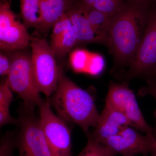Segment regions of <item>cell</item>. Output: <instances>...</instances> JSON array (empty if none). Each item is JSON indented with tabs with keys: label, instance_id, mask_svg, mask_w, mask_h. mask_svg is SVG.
<instances>
[{
	"label": "cell",
	"instance_id": "obj_1",
	"mask_svg": "<svg viewBox=\"0 0 156 156\" xmlns=\"http://www.w3.org/2000/svg\"><path fill=\"white\" fill-rule=\"evenodd\" d=\"M154 5L127 0L122 8L111 17L106 45L113 56L115 70L127 68L134 58Z\"/></svg>",
	"mask_w": 156,
	"mask_h": 156
},
{
	"label": "cell",
	"instance_id": "obj_2",
	"mask_svg": "<svg viewBox=\"0 0 156 156\" xmlns=\"http://www.w3.org/2000/svg\"><path fill=\"white\" fill-rule=\"evenodd\" d=\"M49 98L57 115L66 122L76 124L87 134L97 125L100 114L93 96L70 80L60 67L58 86Z\"/></svg>",
	"mask_w": 156,
	"mask_h": 156
},
{
	"label": "cell",
	"instance_id": "obj_3",
	"mask_svg": "<svg viewBox=\"0 0 156 156\" xmlns=\"http://www.w3.org/2000/svg\"><path fill=\"white\" fill-rule=\"evenodd\" d=\"M11 66L6 78L9 87L24 102L27 108L34 109L44 99L36 81L31 56L25 53L17 52L11 58Z\"/></svg>",
	"mask_w": 156,
	"mask_h": 156
},
{
	"label": "cell",
	"instance_id": "obj_4",
	"mask_svg": "<svg viewBox=\"0 0 156 156\" xmlns=\"http://www.w3.org/2000/svg\"><path fill=\"white\" fill-rule=\"evenodd\" d=\"M127 68L118 76L123 82L138 77L148 80L156 69V3L150 10L142 41Z\"/></svg>",
	"mask_w": 156,
	"mask_h": 156
},
{
	"label": "cell",
	"instance_id": "obj_5",
	"mask_svg": "<svg viewBox=\"0 0 156 156\" xmlns=\"http://www.w3.org/2000/svg\"><path fill=\"white\" fill-rule=\"evenodd\" d=\"M32 65L41 92L50 98L56 91L59 80V66L55 53L45 39L32 37Z\"/></svg>",
	"mask_w": 156,
	"mask_h": 156
},
{
	"label": "cell",
	"instance_id": "obj_6",
	"mask_svg": "<svg viewBox=\"0 0 156 156\" xmlns=\"http://www.w3.org/2000/svg\"><path fill=\"white\" fill-rule=\"evenodd\" d=\"M41 126L52 156H70L71 134L66 122L54 114L50 98L44 99L38 106Z\"/></svg>",
	"mask_w": 156,
	"mask_h": 156
},
{
	"label": "cell",
	"instance_id": "obj_7",
	"mask_svg": "<svg viewBox=\"0 0 156 156\" xmlns=\"http://www.w3.org/2000/svg\"><path fill=\"white\" fill-rule=\"evenodd\" d=\"M20 130L16 144L19 156H52L34 109L23 106L20 111Z\"/></svg>",
	"mask_w": 156,
	"mask_h": 156
},
{
	"label": "cell",
	"instance_id": "obj_8",
	"mask_svg": "<svg viewBox=\"0 0 156 156\" xmlns=\"http://www.w3.org/2000/svg\"><path fill=\"white\" fill-rule=\"evenodd\" d=\"M105 105L121 112L128 119L130 126L145 134H153L154 130L147 122L133 91L127 82L111 81L108 87Z\"/></svg>",
	"mask_w": 156,
	"mask_h": 156
},
{
	"label": "cell",
	"instance_id": "obj_9",
	"mask_svg": "<svg viewBox=\"0 0 156 156\" xmlns=\"http://www.w3.org/2000/svg\"><path fill=\"white\" fill-rule=\"evenodd\" d=\"M130 126L101 144L108 155L135 156L137 154L154 153L155 140L154 134L142 135Z\"/></svg>",
	"mask_w": 156,
	"mask_h": 156
},
{
	"label": "cell",
	"instance_id": "obj_10",
	"mask_svg": "<svg viewBox=\"0 0 156 156\" xmlns=\"http://www.w3.org/2000/svg\"><path fill=\"white\" fill-rule=\"evenodd\" d=\"M25 25L11 10L10 2L3 0L0 5V48L6 52L22 50L32 37Z\"/></svg>",
	"mask_w": 156,
	"mask_h": 156
},
{
	"label": "cell",
	"instance_id": "obj_11",
	"mask_svg": "<svg viewBox=\"0 0 156 156\" xmlns=\"http://www.w3.org/2000/svg\"><path fill=\"white\" fill-rule=\"evenodd\" d=\"M130 126L128 119L121 112L105 105L99 116L95 131L89 137L98 143L115 136Z\"/></svg>",
	"mask_w": 156,
	"mask_h": 156
},
{
	"label": "cell",
	"instance_id": "obj_12",
	"mask_svg": "<svg viewBox=\"0 0 156 156\" xmlns=\"http://www.w3.org/2000/svg\"><path fill=\"white\" fill-rule=\"evenodd\" d=\"M75 30L78 44L98 43L106 44L105 39L95 30L75 4L68 12Z\"/></svg>",
	"mask_w": 156,
	"mask_h": 156
},
{
	"label": "cell",
	"instance_id": "obj_13",
	"mask_svg": "<svg viewBox=\"0 0 156 156\" xmlns=\"http://www.w3.org/2000/svg\"><path fill=\"white\" fill-rule=\"evenodd\" d=\"M76 0H40L42 22L40 29L47 30L53 28L74 5Z\"/></svg>",
	"mask_w": 156,
	"mask_h": 156
},
{
	"label": "cell",
	"instance_id": "obj_14",
	"mask_svg": "<svg viewBox=\"0 0 156 156\" xmlns=\"http://www.w3.org/2000/svg\"><path fill=\"white\" fill-rule=\"evenodd\" d=\"M71 66L75 71L96 75L103 66L102 56L86 50L77 49L70 54Z\"/></svg>",
	"mask_w": 156,
	"mask_h": 156
},
{
	"label": "cell",
	"instance_id": "obj_15",
	"mask_svg": "<svg viewBox=\"0 0 156 156\" xmlns=\"http://www.w3.org/2000/svg\"><path fill=\"white\" fill-rule=\"evenodd\" d=\"M75 5L82 11L90 24L105 39L106 44L111 17L93 8L84 7L77 2L76 1Z\"/></svg>",
	"mask_w": 156,
	"mask_h": 156
},
{
	"label": "cell",
	"instance_id": "obj_16",
	"mask_svg": "<svg viewBox=\"0 0 156 156\" xmlns=\"http://www.w3.org/2000/svg\"><path fill=\"white\" fill-rule=\"evenodd\" d=\"M23 24L26 27L39 28L42 22L40 0H20Z\"/></svg>",
	"mask_w": 156,
	"mask_h": 156
},
{
	"label": "cell",
	"instance_id": "obj_17",
	"mask_svg": "<svg viewBox=\"0 0 156 156\" xmlns=\"http://www.w3.org/2000/svg\"><path fill=\"white\" fill-rule=\"evenodd\" d=\"M76 45L78 42L73 24L65 33L51 41L50 44L56 56L60 58L66 56Z\"/></svg>",
	"mask_w": 156,
	"mask_h": 156
},
{
	"label": "cell",
	"instance_id": "obj_18",
	"mask_svg": "<svg viewBox=\"0 0 156 156\" xmlns=\"http://www.w3.org/2000/svg\"><path fill=\"white\" fill-rule=\"evenodd\" d=\"M77 156H109L103 145L89 136L86 146Z\"/></svg>",
	"mask_w": 156,
	"mask_h": 156
},
{
	"label": "cell",
	"instance_id": "obj_19",
	"mask_svg": "<svg viewBox=\"0 0 156 156\" xmlns=\"http://www.w3.org/2000/svg\"><path fill=\"white\" fill-rule=\"evenodd\" d=\"M15 132H9L2 136L0 146V156H12L17 140Z\"/></svg>",
	"mask_w": 156,
	"mask_h": 156
},
{
	"label": "cell",
	"instance_id": "obj_20",
	"mask_svg": "<svg viewBox=\"0 0 156 156\" xmlns=\"http://www.w3.org/2000/svg\"><path fill=\"white\" fill-rule=\"evenodd\" d=\"M72 25V21L67 13L56 22L53 26L51 41L58 38V37L65 33Z\"/></svg>",
	"mask_w": 156,
	"mask_h": 156
},
{
	"label": "cell",
	"instance_id": "obj_21",
	"mask_svg": "<svg viewBox=\"0 0 156 156\" xmlns=\"http://www.w3.org/2000/svg\"><path fill=\"white\" fill-rule=\"evenodd\" d=\"M13 100L12 90L9 87L6 79L0 86V106L10 107Z\"/></svg>",
	"mask_w": 156,
	"mask_h": 156
},
{
	"label": "cell",
	"instance_id": "obj_22",
	"mask_svg": "<svg viewBox=\"0 0 156 156\" xmlns=\"http://www.w3.org/2000/svg\"><path fill=\"white\" fill-rule=\"evenodd\" d=\"M20 119H16L11 116L10 107L0 106V127L1 128L7 125H20Z\"/></svg>",
	"mask_w": 156,
	"mask_h": 156
},
{
	"label": "cell",
	"instance_id": "obj_23",
	"mask_svg": "<svg viewBox=\"0 0 156 156\" xmlns=\"http://www.w3.org/2000/svg\"><path fill=\"white\" fill-rule=\"evenodd\" d=\"M139 94L142 96L150 95L155 98L156 101V80H147V86L140 89L139 91ZM154 112L156 113V110Z\"/></svg>",
	"mask_w": 156,
	"mask_h": 156
},
{
	"label": "cell",
	"instance_id": "obj_24",
	"mask_svg": "<svg viewBox=\"0 0 156 156\" xmlns=\"http://www.w3.org/2000/svg\"><path fill=\"white\" fill-rule=\"evenodd\" d=\"M11 66V59L6 55L0 54V75L1 76H8Z\"/></svg>",
	"mask_w": 156,
	"mask_h": 156
},
{
	"label": "cell",
	"instance_id": "obj_25",
	"mask_svg": "<svg viewBox=\"0 0 156 156\" xmlns=\"http://www.w3.org/2000/svg\"><path fill=\"white\" fill-rule=\"evenodd\" d=\"M98 1L99 0H76V2L84 7L92 8V6Z\"/></svg>",
	"mask_w": 156,
	"mask_h": 156
},
{
	"label": "cell",
	"instance_id": "obj_26",
	"mask_svg": "<svg viewBox=\"0 0 156 156\" xmlns=\"http://www.w3.org/2000/svg\"><path fill=\"white\" fill-rule=\"evenodd\" d=\"M148 5H153L156 3V0H135Z\"/></svg>",
	"mask_w": 156,
	"mask_h": 156
},
{
	"label": "cell",
	"instance_id": "obj_27",
	"mask_svg": "<svg viewBox=\"0 0 156 156\" xmlns=\"http://www.w3.org/2000/svg\"><path fill=\"white\" fill-rule=\"evenodd\" d=\"M154 136L155 140V149L154 154L155 156H156V123L155 128L154 130Z\"/></svg>",
	"mask_w": 156,
	"mask_h": 156
},
{
	"label": "cell",
	"instance_id": "obj_28",
	"mask_svg": "<svg viewBox=\"0 0 156 156\" xmlns=\"http://www.w3.org/2000/svg\"><path fill=\"white\" fill-rule=\"evenodd\" d=\"M149 79H152V80H156V69L155 70L154 72L153 75Z\"/></svg>",
	"mask_w": 156,
	"mask_h": 156
},
{
	"label": "cell",
	"instance_id": "obj_29",
	"mask_svg": "<svg viewBox=\"0 0 156 156\" xmlns=\"http://www.w3.org/2000/svg\"><path fill=\"white\" fill-rule=\"evenodd\" d=\"M122 156H132V155H122Z\"/></svg>",
	"mask_w": 156,
	"mask_h": 156
}]
</instances>
